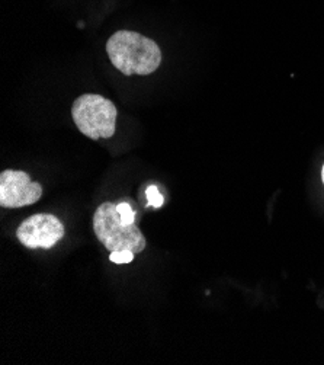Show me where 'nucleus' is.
Here are the masks:
<instances>
[{
	"label": "nucleus",
	"instance_id": "obj_1",
	"mask_svg": "<svg viewBox=\"0 0 324 365\" xmlns=\"http://www.w3.org/2000/svg\"><path fill=\"white\" fill-rule=\"evenodd\" d=\"M111 63L125 76H149L162 63L156 41L132 31H118L106 43Z\"/></svg>",
	"mask_w": 324,
	"mask_h": 365
},
{
	"label": "nucleus",
	"instance_id": "obj_3",
	"mask_svg": "<svg viewBox=\"0 0 324 365\" xmlns=\"http://www.w3.org/2000/svg\"><path fill=\"white\" fill-rule=\"evenodd\" d=\"M117 106L96 93L79 96L71 106V117L79 131L92 140L111 138L115 134Z\"/></svg>",
	"mask_w": 324,
	"mask_h": 365
},
{
	"label": "nucleus",
	"instance_id": "obj_4",
	"mask_svg": "<svg viewBox=\"0 0 324 365\" xmlns=\"http://www.w3.org/2000/svg\"><path fill=\"white\" fill-rule=\"evenodd\" d=\"M66 235L63 223L53 214H33L23 220L18 230V240L28 249H51Z\"/></svg>",
	"mask_w": 324,
	"mask_h": 365
},
{
	"label": "nucleus",
	"instance_id": "obj_8",
	"mask_svg": "<svg viewBox=\"0 0 324 365\" xmlns=\"http://www.w3.org/2000/svg\"><path fill=\"white\" fill-rule=\"evenodd\" d=\"M146 197H147V207H153V208H160L164 202L163 195L160 194V191L157 190V187L152 185L147 188L146 191Z\"/></svg>",
	"mask_w": 324,
	"mask_h": 365
},
{
	"label": "nucleus",
	"instance_id": "obj_7",
	"mask_svg": "<svg viewBox=\"0 0 324 365\" xmlns=\"http://www.w3.org/2000/svg\"><path fill=\"white\" fill-rule=\"evenodd\" d=\"M117 210L120 212V217L124 225H132L135 223V211L128 202H121L117 205Z\"/></svg>",
	"mask_w": 324,
	"mask_h": 365
},
{
	"label": "nucleus",
	"instance_id": "obj_5",
	"mask_svg": "<svg viewBox=\"0 0 324 365\" xmlns=\"http://www.w3.org/2000/svg\"><path fill=\"white\" fill-rule=\"evenodd\" d=\"M43 197V187L32 182L29 175L21 170L0 173V207L22 208L32 205Z\"/></svg>",
	"mask_w": 324,
	"mask_h": 365
},
{
	"label": "nucleus",
	"instance_id": "obj_2",
	"mask_svg": "<svg viewBox=\"0 0 324 365\" xmlns=\"http://www.w3.org/2000/svg\"><path fill=\"white\" fill-rule=\"evenodd\" d=\"M93 230L98 240L110 252L128 249L137 255L146 249L147 245L135 223H122L117 205L113 202H103L96 208Z\"/></svg>",
	"mask_w": 324,
	"mask_h": 365
},
{
	"label": "nucleus",
	"instance_id": "obj_9",
	"mask_svg": "<svg viewBox=\"0 0 324 365\" xmlns=\"http://www.w3.org/2000/svg\"><path fill=\"white\" fill-rule=\"evenodd\" d=\"M321 178H323V184H324V166H323V170H321Z\"/></svg>",
	"mask_w": 324,
	"mask_h": 365
},
{
	"label": "nucleus",
	"instance_id": "obj_6",
	"mask_svg": "<svg viewBox=\"0 0 324 365\" xmlns=\"http://www.w3.org/2000/svg\"><path fill=\"white\" fill-rule=\"evenodd\" d=\"M134 252L132 250H128V249H124V250H115V252H111V262L114 264H118V265H122V264H130L132 262L134 259Z\"/></svg>",
	"mask_w": 324,
	"mask_h": 365
}]
</instances>
